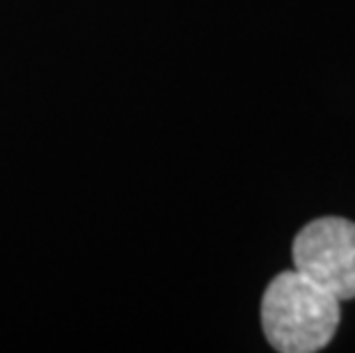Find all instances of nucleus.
I'll use <instances>...</instances> for the list:
<instances>
[{
    "mask_svg": "<svg viewBox=\"0 0 355 353\" xmlns=\"http://www.w3.org/2000/svg\"><path fill=\"white\" fill-rule=\"evenodd\" d=\"M339 319V300L296 268L275 275L263 291V335L279 353L326 349L337 333Z\"/></svg>",
    "mask_w": 355,
    "mask_h": 353,
    "instance_id": "obj_1",
    "label": "nucleus"
},
{
    "mask_svg": "<svg viewBox=\"0 0 355 353\" xmlns=\"http://www.w3.org/2000/svg\"><path fill=\"white\" fill-rule=\"evenodd\" d=\"M293 266L339 303L355 298V223L326 216L307 223L293 239Z\"/></svg>",
    "mask_w": 355,
    "mask_h": 353,
    "instance_id": "obj_2",
    "label": "nucleus"
}]
</instances>
